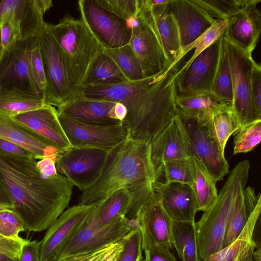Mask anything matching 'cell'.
<instances>
[{
  "label": "cell",
  "instance_id": "6da1fadb",
  "mask_svg": "<svg viewBox=\"0 0 261 261\" xmlns=\"http://www.w3.org/2000/svg\"><path fill=\"white\" fill-rule=\"evenodd\" d=\"M37 161L0 155V178L28 232L47 229L68 207L73 186L59 173H41Z\"/></svg>",
  "mask_w": 261,
  "mask_h": 261
},
{
  "label": "cell",
  "instance_id": "7a4b0ae2",
  "mask_svg": "<svg viewBox=\"0 0 261 261\" xmlns=\"http://www.w3.org/2000/svg\"><path fill=\"white\" fill-rule=\"evenodd\" d=\"M156 180L150 144L128 136L108 152L100 176L83 191L79 204H96L120 189L152 185Z\"/></svg>",
  "mask_w": 261,
  "mask_h": 261
},
{
  "label": "cell",
  "instance_id": "3957f363",
  "mask_svg": "<svg viewBox=\"0 0 261 261\" xmlns=\"http://www.w3.org/2000/svg\"><path fill=\"white\" fill-rule=\"evenodd\" d=\"M177 68L158 74L146 89L123 103L127 114L122 123L129 137L151 144L176 115Z\"/></svg>",
  "mask_w": 261,
  "mask_h": 261
},
{
  "label": "cell",
  "instance_id": "277c9868",
  "mask_svg": "<svg viewBox=\"0 0 261 261\" xmlns=\"http://www.w3.org/2000/svg\"><path fill=\"white\" fill-rule=\"evenodd\" d=\"M250 168L248 160L238 163L230 172L214 203L195 222L200 260L223 248L229 218L243 196Z\"/></svg>",
  "mask_w": 261,
  "mask_h": 261
},
{
  "label": "cell",
  "instance_id": "5b68a950",
  "mask_svg": "<svg viewBox=\"0 0 261 261\" xmlns=\"http://www.w3.org/2000/svg\"><path fill=\"white\" fill-rule=\"evenodd\" d=\"M132 200L125 217L133 220L142 236V248L172 250L173 220L164 210L152 189L143 185L129 189Z\"/></svg>",
  "mask_w": 261,
  "mask_h": 261
},
{
  "label": "cell",
  "instance_id": "8992f818",
  "mask_svg": "<svg viewBox=\"0 0 261 261\" xmlns=\"http://www.w3.org/2000/svg\"><path fill=\"white\" fill-rule=\"evenodd\" d=\"M48 25L81 91L91 63L103 48L81 19L67 14L58 23Z\"/></svg>",
  "mask_w": 261,
  "mask_h": 261
},
{
  "label": "cell",
  "instance_id": "52a82bcc",
  "mask_svg": "<svg viewBox=\"0 0 261 261\" xmlns=\"http://www.w3.org/2000/svg\"><path fill=\"white\" fill-rule=\"evenodd\" d=\"M37 38L46 81L45 102L58 108L72 99L80 90L61 48L50 33L48 23L45 22Z\"/></svg>",
  "mask_w": 261,
  "mask_h": 261
},
{
  "label": "cell",
  "instance_id": "ba28073f",
  "mask_svg": "<svg viewBox=\"0 0 261 261\" xmlns=\"http://www.w3.org/2000/svg\"><path fill=\"white\" fill-rule=\"evenodd\" d=\"M223 37L232 77L231 110L241 128L261 120V112L256 107L252 91V72L257 63L252 54Z\"/></svg>",
  "mask_w": 261,
  "mask_h": 261
},
{
  "label": "cell",
  "instance_id": "9c48e42d",
  "mask_svg": "<svg viewBox=\"0 0 261 261\" xmlns=\"http://www.w3.org/2000/svg\"><path fill=\"white\" fill-rule=\"evenodd\" d=\"M93 214L94 212L86 224L62 249L57 261L90 253L116 243L134 228L131 220L125 216L119 217L107 226H100Z\"/></svg>",
  "mask_w": 261,
  "mask_h": 261
},
{
  "label": "cell",
  "instance_id": "30bf717a",
  "mask_svg": "<svg viewBox=\"0 0 261 261\" xmlns=\"http://www.w3.org/2000/svg\"><path fill=\"white\" fill-rule=\"evenodd\" d=\"M77 5L81 19L103 48H116L129 44L132 28L128 21L104 8L97 0H80Z\"/></svg>",
  "mask_w": 261,
  "mask_h": 261
},
{
  "label": "cell",
  "instance_id": "8fae6325",
  "mask_svg": "<svg viewBox=\"0 0 261 261\" xmlns=\"http://www.w3.org/2000/svg\"><path fill=\"white\" fill-rule=\"evenodd\" d=\"M128 45L138 59L145 78L165 71L171 65L148 10L141 11L134 19Z\"/></svg>",
  "mask_w": 261,
  "mask_h": 261
},
{
  "label": "cell",
  "instance_id": "7c38bea8",
  "mask_svg": "<svg viewBox=\"0 0 261 261\" xmlns=\"http://www.w3.org/2000/svg\"><path fill=\"white\" fill-rule=\"evenodd\" d=\"M108 153L93 148L71 147L58 156L56 162L57 172L84 191L99 179Z\"/></svg>",
  "mask_w": 261,
  "mask_h": 261
},
{
  "label": "cell",
  "instance_id": "4fadbf2b",
  "mask_svg": "<svg viewBox=\"0 0 261 261\" xmlns=\"http://www.w3.org/2000/svg\"><path fill=\"white\" fill-rule=\"evenodd\" d=\"M96 205L78 204L58 217L39 241L41 261H57L64 247L90 220Z\"/></svg>",
  "mask_w": 261,
  "mask_h": 261
},
{
  "label": "cell",
  "instance_id": "5bb4252c",
  "mask_svg": "<svg viewBox=\"0 0 261 261\" xmlns=\"http://www.w3.org/2000/svg\"><path fill=\"white\" fill-rule=\"evenodd\" d=\"M58 117L73 147H90L109 152L129 136L122 122L98 125L84 123L59 114Z\"/></svg>",
  "mask_w": 261,
  "mask_h": 261
},
{
  "label": "cell",
  "instance_id": "9a60e30c",
  "mask_svg": "<svg viewBox=\"0 0 261 261\" xmlns=\"http://www.w3.org/2000/svg\"><path fill=\"white\" fill-rule=\"evenodd\" d=\"M177 114L188 136L191 157L199 161L217 182L223 180L229 172V165L211 135L207 122Z\"/></svg>",
  "mask_w": 261,
  "mask_h": 261
},
{
  "label": "cell",
  "instance_id": "2e32d148",
  "mask_svg": "<svg viewBox=\"0 0 261 261\" xmlns=\"http://www.w3.org/2000/svg\"><path fill=\"white\" fill-rule=\"evenodd\" d=\"M53 6L51 0L0 1V27L2 22H12L19 31V41L37 37L43 30L45 13Z\"/></svg>",
  "mask_w": 261,
  "mask_h": 261
},
{
  "label": "cell",
  "instance_id": "e0dca14e",
  "mask_svg": "<svg viewBox=\"0 0 261 261\" xmlns=\"http://www.w3.org/2000/svg\"><path fill=\"white\" fill-rule=\"evenodd\" d=\"M150 146L151 158L158 179L162 175L164 163L191 157L188 136L177 114Z\"/></svg>",
  "mask_w": 261,
  "mask_h": 261
},
{
  "label": "cell",
  "instance_id": "ac0fdd59",
  "mask_svg": "<svg viewBox=\"0 0 261 261\" xmlns=\"http://www.w3.org/2000/svg\"><path fill=\"white\" fill-rule=\"evenodd\" d=\"M260 0H246L240 9L227 20L224 36L244 51L252 54L261 32Z\"/></svg>",
  "mask_w": 261,
  "mask_h": 261
},
{
  "label": "cell",
  "instance_id": "d6986e66",
  "mask_svg": "<svg viewBox=\"0 0 261 261\" xmlns=\"http://www.w3.org/2000/svg\"><path fill=\"white\" fill-rule=\"evenodd\" d=\"M0 138L31 152L37 160L57 159L62 152L57 146L13 116L0 112Z\"/></svg>",
  "mask_w": 261,
  "mask_h": 261
},
{
  "label": "cell",
  "instance_id": "ffe728a7",
  "mask_svg": "<svg viewBox=\"0 0 261 261\" xmlns=\"http://www.w3.org/2000/svg\"><path fill=\"white\" fill-rule=\"evenodd\" d=\"M168 5L178 27L181 50L196 40L217 20L194 0H169Z\"/></svg>",
  "mask_w": 261,
  "mask_h": 261
},
{
  "label": "cell",
  "instance_id": "44dd1931",
  "mask_svg": "<svg viewBox=\"0 0 261 261\" xmlns=\"http://www.w3.org/2000/svg\"><path fill=\"white\" fill-rule=\"evenodd\" d=\"M152 189L164 210L173 221L195 222L197 211L191 187L178 182L167 184L158 179L153 183Z\"/></svg>",
  "mask_w": 261,
  "mask_h": 261
},
{
  "label": "cell",
  "instance_id": "7402d4cb",
  "mask_svg": "<svg viewBox=\"0 0 261 261\" xmlns=\"http://www.w3.org/2000/svg\"><path fill=\"white\" fill-rule=\"evenodd\" d=\"M116 103L86 98L79 93L57 110L59 114L84 123L109 125L121 122L115 119L114 114Z\"/></svg>",
  "mask_w": 261,
  "mask_h": 261
},
{
  "label": "cell",
  "instance_id": "603a6c76",
  "mask_svg": "<svg viewBox=\"0 0 261 261\" xmlns=\"http://www.w3.org/2000/svg\"><path fill=\"white\" fill-rule=\"evenodd\" d=\"M221 35L204 50L203 58L194 73L190 77L176 81L177 97H187L212 93L222 39Z\"/></svg>",
  "mask_w": 261,
  "mask_h": 261
},
{
  "label": "cell",
  "instance_id": "cb8c5ba5",
  "mask_svg": "<svg viewBox=\"0 0 261 261\" xmlns=\"http://www.w3.org/2000/svg\"><path fill=\"white\" fill-rule=\"evenodd\" d=\"M13 117L55 144L61 151L63 152L71 147L61 125L58 111L55 107L46 105Z\"/></svg>",
  "mask_w": 261,
  "mask_h": 261
},
{
  "label": "cell",
  "instance_id": "d4e9b609",
  "mask_svg": "<svg viewBox=\"0 0 261 261\" xmlns=\"http://www.w3.org/2000/svg\"><path fill=\"white\" fill-rule=\"evenodd\" d=\"M261 196L238 237L230 244L203 259V261H254L256 248L254 232L260 220Z\"/></svg>",
  "mask_w": 261,
  "mask_h": 261
},
{
  "label": "cell",
  "instance_id": "484cf974",
  "mask_svg": "<svg viewBox=\"0 0 261 261\" xmlns=\"http://www.w3.org/2000/svg\"><path fill=\"white\" fill-rule=\"evenodd\" d=\"M169 0L162 4L153 5L151 0H147L153 25L162 46L171 65L174 63L181 51L178 27L168 8Z\"/></svg>",
  "mask_w": 261,
  "mask_h": 261
},
{
  "label": "cell",
  "instance_id": "4316f807",
  "mask_svg": "<svg viewBox=\"0 0 261 261\" xmlns=\"http://www.w3.org/2000/svg\"><path fill=\"white\" fill-rule=\"evenodd\" d=\"M175 104L177 113L205 122L216 115L231 109L230 103L212 93L187 97H177Z\"/></svg>",
  "mask_w": 261,
  "mask_h": 261
},
{
  "label": "cell",
  "instance_id": "83f0119b",
  "mask_svg": "<svg viewBox=\"0 0 261 261\" xmlns=\"http://www.w3.org/2000/svg\"><path fill=\"white\" fill-rule=\"evenodd\" d=\"M30 39L17 41L12 50L9 89L16 88L44 98V92L33 76L29 61Z\"/></svg>",
  "mask_w": 261,
  "mask_h": 261
},
{
  "label": "cell",
  "instance_id": "f1b7e54d",
  "mask_svg": "<svg viewBox=\"0 0 261 261\" xmlns=\"http://www.w3.org/2000/svg\"><path fill=\"white\" fill-rule=\"evenodd\" d=\"M156 75L136 81L86 87L81 89L80 94L90 99L123 103L146 89Z\"/></svg>",
  "mask_w": 261,
  "mask_h": 261
},
{
  "label": "cell",
  "instance_id": "f546056e",
  "mask_svg": "<svg viewBox=\"0 0 261 261\" xmlns=\"http://www.w3.org/2000/svg\"><path fill=\"white\" fill-rule=\"evenodd\" d=\"M127 81L115 62L102 50L91 63L83 82L82 89Z\"/></svg>",
  "mask_w": 261,
  "mask_h": 261
},
{
  "label": "cell",
  "instance_id": "4dcf8cb0",
  "mask_svg": "<svg viewBox=\"0 0 261 261\" xmlns=\"http://www.w3.org/2000/svg\"><path fill=\"white\" fill-rule=\"evenodd\" d=\"M260 196V193L256 195L253 187H245L243 197L235 206L229 218L223 248L232 243L240 235Z\"/></svg>",
  "mask_w": 261,
  "mask_h": 261
},
{
  "label": "cell",
  "instance_id": "1f68e13d",
  "mask_svg": "<svg viewBox=\"0 0 261 261\" xmlns=\"http://www.w3.org/2000/svg\"><path fill=\"white\" fill-rule=\"evenodd\" d=\"M132 200L129 189L124 188L113 193L96 203L94 216L98 225H109L121 216L126 215Z\"/></svg>",
  "mask_w": 261,
  "mask_h": 261
},
{
  "label": "cell",
  "instance_id": "d6a6232c",
  "mask_svg": "<svg viewBox=\"0 0 261 261\" xmlns=\"http://www.w3.org/2000/svg\"><path fill=\"white\" fill-rule=\"evenodd\" d=\"M44 98L12 88L0 92V112L14 116L46 105Z\"/></svg>",
  "mask_w": 261,
  "mask_h": 261
},
{
  "label": "cell",
  "instance_id": "836d02e7",
  "mask_svg": "<svg viewBox=\"0 0 261 261\" xmlns=\"http://www.w3.org/2000/svg\"><path fill=\"white\" fill-rule=\"evenodd\" d=\"M195 222L173 221L172 244L181 261H201Z\"/></svg>",
  "mask_w": 261,
  "mask_h": 261
},
{
  "label": "cell",
  "instance_id": "e575fe53",
  "mask_svg": "<svg viewBox=\"0 0 261 261\" xmlns=\"http://www.w3.org/2000/svg\"><path fill=\"white\" fill-rule=\"evenodd\" d=\"M195 168L194 191L197 211L204 212L215 201L218 197L217 181L197 159L191 157Z\"/></svg>",
  "mask_w": 261,
  "mask_h": 261
},
{
  "label": "cell",
  "instance_id": "d590c367",
  "mask_svg": "<svg viewBox=\"0 0 261 261\" xmlns=\"http://www.w3.org/2000/svg\"><path fill=\"white\" fill-rule=\"evenodd\" d=\"M206 124L220 152L224 155L228 139L240 128L237 118L230 109L216 115L207 122Z\"/></svg>",
  "mask_w": 261,
  "mask_h": 261
},
{
  "label": "cell",
  "instance_id": "8d00e7d4",
  "mask_svg": "<svg viewBox=\"0 0 261 261\" xmlns=\"http://www.w3.org/2000/svg\"><path fill=\"white\" fill-rule=\"evenodd\" d=\"M226 27L227 20H217L210 28L196 40L182 49L176 61L170 65L168 69H170L173 67H178L179 62L183 57L190 50L195 48L192 57L185 63L178 71H182L186 69L198 55L204 51L224 34Z\"/></svg>",
  "mask_w": 261,
  "mask_h": 261
},
{
  "label": "cell",
  "instance_id": "74e56055",
  "mask_svg": "<svg viewBox=\"0 0 261 261\" xmlns=\"http://www.w3.org/2000/svg\"><path fill=\"white\" fill-rule=\"evenodd\" d=\"M212 92L231 105L233 99L232 77L223 34L222 36L218 64Z\"/></svg>",
  "mask_w": 261,
  "mask_h": 261
},
{
  "label": "cell",
  "instance_id": "f35d334b",
  "mask_svg": "<svg viewBox=\"0 0 261 261\" xmlns=\"http://www.w3.org/2000/svg\"><path fill=\"white\" fill-rule=\"evenodd\" d=\"M103 51L117 64L128 81L145 79L140 63L129 45Z\"/></svg>",
  "mask_w": 261,
  "mask_h": 261
},
{
  "label": "cell",
  "instance_id": "ab89813d",
  "mask_svg": "<svg viewBox=\"0 0 261 261\" xmlns=\"http://www.w3.org/2000/svg\"><path fill=\"white\" fill-rule=\"evenodd\" d=\"M162 175L167 184L178 182L192 188L195 180V168L191 158L166 162L162 167Z\"/></svg>",
  "mask_w": 261,
  "mask_h": 261
},
{
  "label": "cell",
  "instance_id": "60d3db41",
  "mask_svg": "<svg viewBox=\"0 0 261 261\" xmlns=\"http://www.w3.org/2000/svg\"><path fill=\"white\" fill-rule=\"evenodd\" d=\"M212 18L227 20L246 3V0H194Z\"/></svg>",
  "mask_w": 261,
  "mask_h": 261
},
{
  "label": "cell",
  "instance_id": "b9f144b4",
  "mask_svg": "<svg viewBox=\"0 0 261 261\" xmlns=\"http://www.w3.org/2000/svg\"><path fill=\"white\" fill-rule=\"evenodd\" d=\"M261 120L240 128L235 134L233 154L248 152L260 142Z\"/></svg>",
  "mask_w": 261,
  "mask_h": 261
},
{
  "label": "cell",
  "instance_id": "7bdbcfd3",
  "mask_svg": "<svg viewBox=\"0 0 261 261\" xmlns=\"http://www.w3.org/2000/svg\"><path fill=\"white\" fill-rule=\"evenodd\" d=\"M121 240L123 249L117 261H142V236L140 229H132Z\"/></svg>",
  "mask_w": 261,
  "mask_h": 261
},
{
  "label": "cell",
  "instance_id": "ee69618b",
  "mask_svg": "<svg viewBox=\"0 0 261 261\" xmlns=\"http://www.w3.org/2000/svg\"><path fill=\"white\" fill-rule=\"evenodd\" d=\"M25 231L23 222L12 210H0V236L6 239L20 240L19 232Z\"/></svg>",
  "mask_w": 261,
  "mask_h": 261
},
{
  "label": "cell",
  "instance_id": "f6af8a7d",
  "mask_svg": "<svg viewBox=\"0 0 261 261\" xmlns=\"http://www.w3.org/2000/svg\"><path fill=\"white\" fill-rule=\"evenodd\" d=\"M104 8L128 21L136 19L139 14L138 0H97Z\"/></svg>",
  "mask_w": 261,
  "mask_h": 261
},
{
  "label": "cell",
  "instance_id": "bcb514c9",
  "mask_svg": "<svg viewBox=\"0 0 261 261\" xmlns=\"http://www.w3.org/2000/svg\"><path fill=\"white\" fill-rule=\"evenodd\" d=\"M28 56L33 76L37 83L44 92L46 87V81L40 47L37 37L30 39L28 47Z\"/></svg>",
  "mask_w": 261,
  "mask_h": 261
},
{
  "label": "cell",
  "instance_id": "7dc6e473",
  "mask_svg": "<svg viewBox=\"0 0 261 261\" xmlns=\"http://www.w3.org/2000/svg\"><path fill=\"white\" fill-rule=\"evenodd\" d=\"M1 45L3 50H12L19 41V32L18 28L10 21L5 20L1 25Z\"/></svg>",
  "mask_w": 261,
  "mask_h": 261
},
{
  "label": "cell",
  "instance_id": "c3c4849f",
  "mask_svg": "<svg viewBox=\"0 0 261 261\" xmlns=\"http://www.w3.org/2000/svg\"><path fill=\"white\" fill-rule=\"evenodd\" d=\"M40 242L25 240L22 243L18 261H41Z\"/></svg>",
  "mask_w": 261,
  "mask_h": 261
},
{
  "label": "cell",
  "instance_id": "681fc988",
  "mask_svg": "<svg viewBox=\"0 0 261 261\" xmlns=\"http://www.w3.org/2000/svg\"><path fill=\"white\" fill-rule=\"evenodd\" d=\"M12 50L3 51L0 57V92L9 89Z\"/></svg>",
  "mask_w": 261,
  "mask_h": 261
},
{
  "label": "cell",
  "instance_id": "f907efd6",
  "mask_svg": "<svg viewBox=\"0 0 261 261\" xmlns=\"http://www.w3.org/2000/svg\"><path fill=\"white\" fill-rule=\"evenodd\" d=\"M0 155L17 157L34 156L29 151L1 138H0Z\"/></svg>",
  "mask_w": 261,
  "mask_h": 261
},
{
  "label": "cell",
  "instance_id": "816d5d0a",
  "mask_svg": "<svg viewBox=\"0 0 261 261\" xmlns=\"http://www.w3.org/2000/svg\"><path fill=\"white\" fill-rule=\"evenodd\" d=\"M25 239L15 240L3 239L0 240V254L13 258H18L20 249Z\"/></svg>",
  "mask_w": 261,
  "mask_h": 261
},
{
  "label": "cell",
  "instance_id": "f5cc1de1",
  "mask_svg": "<svg viewBox=\"0 0 261 261\" xmlns=\"http://www.w3.org/2000/svg\"><path fill=\"white\" fill-rule=\"evenodd\" d=\"M252 91L254 100L261 112V66L256 63L252 72Z\"/></svg>",
  "mask_w": 261,
  "mask_h": 261
},
{
  "label": "cell",
  "instance_id": "db71d44e",
  "mask_svg": "<svg viewBox=\"0 0 261 261\" xmlns=\"http://www.w3.org/2000/svg\"><path fill=\"white\" fill-rule=\"evenodd\" d=\"M144 251L145 257L142 261H177L170 250L152 249Z\"/></svg>",
  "mask_w": 261,
  "mask_h": 261
},
{
  "label": "cell",
  "instance_id": "11a10c76",
  "mask_svg": "<svg viewBox=\"0 0 261 261\" xmlns=\"http://www.w3.org/2000/svg\"><path fill=\"white\" fill-rule=\"evenodd\" d=\"M56 160L51 158L37 160L36 165L41 173L48 177L55 176L58 174L56 166Z\"/></svg>",
  "mask_w": 261,
  "mask_h": 261
},
{
  "label": "cell",
  "instance_id": "9f6ffc18",
  "mask_svg": "<svg viewBox=\"0 0 261 261\" xmlns=\"http://www.w3.org/2000/svg\"><path fill=\"white\" fill-rule=\"evenodd\" d=\"M115 244L90 253L84 261H104L113 249Z\"/></svg>",
  "mask_w": 261,
  "mask_h": 261
},
{
  "label": "cell",
  "instance_id": "6f0895ef",
  "mask_svg": "<svg viewBox=\"0 0 261 261\" xmlns=\"http://www.w3.org/2000/svg\"><path fill=\"white\" fill-rule=\"evenodd\" d=\"M13 204L7 190L0 178V210H13Z\"/></svg>",
  "mask_w": 261,
  "mask_h": 261
},
{
  "label": "cell",
  "instance_id": "680465c9",
  "mask_svg": "<svg viewBox=\"0 0 261 261\" xmlns=\"http://www.w3.org/2000/svg\"><path fill=\"white\" fill-rule=\"evenodd\" d=\"M114 113L115 119L122 122L127 116V110L123 103L117 102L114 108Z\"/></svg>",
  "mask_w": 261,
  "mask_h": 261
},
{
  "label": "cell",
  "instance_id": "91938a15",
  "mask_svg": "<svg viewBox=\"0 0 261 261\" xmlns=\"http://www.w3.org/2000/svg\"><path fill=\"white\" fill-rule=\"evenodd\" d=\"M122 249L123 243L122 240H120L119 242L115 244L113 249L104 261H117Z\"/></svg>",
  "mask_w": 261,
  "mask_h": 261
},
{
  "label": "cell",
  "instance_id": "94428289",
  "mask_svg": "<svg viewBox=\"0 0 261 261\" xmlns=\"http://www.w3.org/2000/svg\"><path fill=\"white\" fill-rule=\"evenodd\" d=\"M89 254L90 253L69 257L59 261H84Z\"/></svg>",
  "mask_w": 261,
  "mask_h": 261
},
{
  "label": "cell",
  "instance_id": "6125c7cd",
  "mask_svg": "<svg viewBox=\"0 0 261 261\" xmlns=\"http://www.w3.org/2000/svg\"><path fill=\"white\" fill-rule=\"evenodd\" d=\"M0 261H18V258H13L0 254Z\"/></svg>",
  "mask_w": 261,
  "mask_h": 261
},
{
  "label": "cell",
  "instance_id": "be15d7a7",
  "mask_svg": "<svg viewBox=\"0 0 261 261\" xmlns=\"http://www.w3.org/2000/svg\"><path fill=\"white\" fill-rule=\"evenodd\" d=\"M4 50L1 45V30L0 28V57L2 56Z\"/></svg>",
  "mask_w": 261,
  "mask_h": 261
},
{
  "label": "cell",
  "instance_id": "e7e4bbea",
  "mask_svg": "<svg viewBox=\"0 0 261 261\" xmlns=\"http://www.w3.org/2000/svg\"><path fill=\"white\" fill-rule=\"evenodd\" d=\"M6 239V238H3V237H1V236H0V240H1V239Z\"/></svg>",
  "mask_w": 261,
  "mask_h": 261
}]
</instances>
